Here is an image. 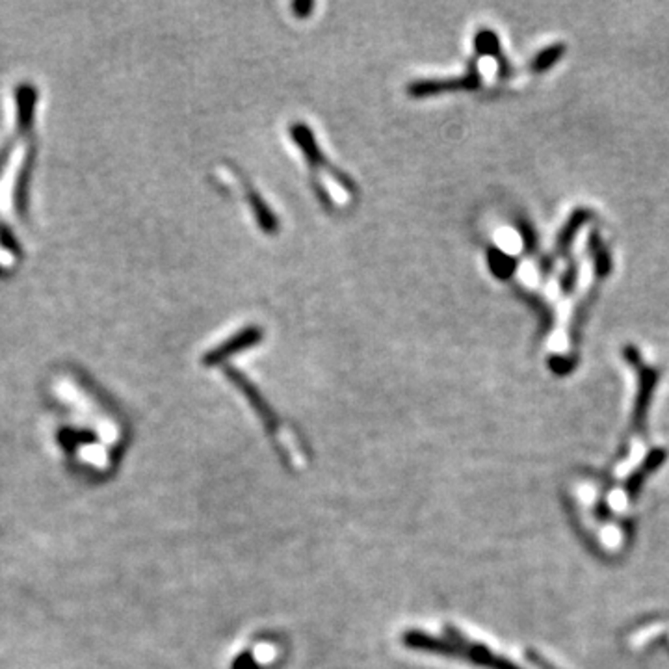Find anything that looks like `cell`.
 <instances>
[{"instance_id":"1","label":"cell","mask_w":669,"mask_h":669,"mask_svg":"<svg viewBox=\"0 0 669 669\" xmlns=\"http://www.w3.org/2000/svg\"><path fill=\"white\" fill-rule=\"evenodd\" d=\"M258 339H260V331H258V329H248V331H244V333H240L238 337H235L233 341H229L227 344H223L219 350H216L214 353H211V359H209V361L214 363L216 359H219V358L226 356V353H229V351H236V350H242V348H246V346H251V344H255Z\"/></svg>"}]
</instances>
